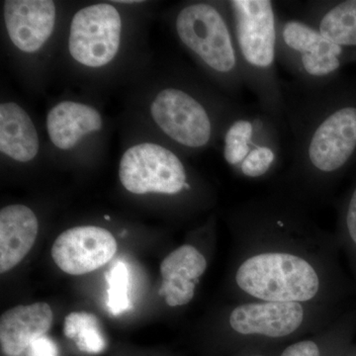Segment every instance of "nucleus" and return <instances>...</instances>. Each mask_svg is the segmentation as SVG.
<instances>
[{"label": "nucleus", "mask_w": 356, "mask_h": 356, "mask_svg": "<svg viewBox=\"0 0 356 356\" xmlns=\"http://www.w3.org/2000/svg\"><path fill=\"white\" fill-rule=\"evenodd\" d=\"M306 208L276 191L235 211L228 281L235 301L339 307L346 281L336 236L318 226Z\"/></svg>", "instance_id": "1"}, {"label": "nucleus", "mask_w": 356, "mask_h": 356, "mask_svg": "<svg viewBox=\"0 0 356 356\" xmlns=\"http://www.w3.org/2000/svg\"><path fill=\"white\" fill-rule=\"evenodd\" d=\"M329 86L285 95L291 163L277 191L306 207L324 200L356 151V106L336 104Z\"/></svg>", "instance_id": "2"}, {"label": "nucleus", "mask_w": 356, "mask_h": 356, "mask_svg": "<svg viewBox=\"0 0 356 356\" xmlns=\"http://www.w3.org/2000/svg\"><path fill=\"white\" fill-rule=\"evenodd\" d=\"M339 315V307L235 301L217 318L210 348L214 355L233 356L245 348L282 346L320 331Z\"/></svg>", "instance_id": "3"}, {"label": "nucleus", "mask_w": 356, "mask_h": 356, "mask_svg": "<svg viewBox=\"0 0 356 356\" xmlns=\"http://www.w3.org/2000/svg\"><path fill=\"white\" fill-rule=\"evenodd\" d=\"M228 6L245 86L257 95L259 106L284 125L285 91L276 69L275 6L270 0H232Z\"/></svg>", "instance_id": "4"}, {"label": "nucleus", "mask_w": 356, "mask_h": 356, "mask_svg": "<svg viewBox=\"0 0 356 356\" xmlns=\"http://www.w3.org/2000/svg\"><path fill=\"white\" fill-rule=\"evenodd\" d=\"M282 123L259 106L242 108L224 134L225 161L243 179L262 180L277 172L282 159Z\"/></svg>", "instance_id": "5"}, {"label": "nucleus", "mask_w": 356, "mask_h": 356, "mask_svg": "<svg viewBox=\"0 0 356 356\" xmlns=\"http://www.w3.org/2000/svg\"><path fill=\"white\" fill-rule=\"evenodd\" d=\"M344 48L323 36L317 28L300 18L278 17V62L304 88L331 83L343 64Z\"/></svg>", "instance_id": "6"}, {"label": "nucleus", "mask_w": 356, "mask_h": 356, "mask_svg": "<svg viewBox=\"0 0 356 356\" xmlns=\"http://www.w3.org/2000/svg\"><path fill=\"white\" fill-rule=\"evenodd\" d=\"M175 25L180 41L206 67L229 77L235 88L245 86L233 29L221 11L205 2L188 4L178 13Z\"/></svg>", "instance_id": "7"}, {"label": "nucleus", "mask_w": 356, "mask_h": 356, "mask_svg": "<svg viewBox=\"0 0 356 356\" xmlns=\"http://www.w3.org/2000/svg\"><path fill=\"white\" fill-rule=\"evenodd\" d=\"M119 177L125 189L134 194L172 196L193 191L186 168L177 154L149 143L127 149L121 159Z\"/></svg>", "instance_id": "8"}, {"label": "nucleus", "mask_w": 356, "mask_h": 356, "mask_svg": "<svg viewBox=\"0 0 356 356\" xmlns=\"http://www.w3.org/2000/svg\"><path fill=\"white\" fill-rule=\"evenodd\" d=\"M121 29L120 14L111 4L84 7L70 25V55L86 67L109 64L120 47Z\"/></svg>", "instance_id": "9"}, {"label": "nucleus", "mask_w": 356, "mask_h": 356, "mask_svg": "<svg viewBox=\"0 0 356 356\" xmlns=\"http://www.w3.org/2000/svg\"><path fill=\"white\" fill-rule=\"evenodd\" d=\"M152 116L166 136L181 146H207L213 136L210 114L202 103L179 88H166L154 98Z\"/></svg>", "instance_id": "10"}, {"label": "nucleus", "mask_w": 356, "mask_h": 356, "mask_svg": "<svg viewBox=\"0 0 356 356\" xmlns=\"http://www.w3.org/2000/svg\"><path fill=\"white\" fill-rule=\"evenodd\" d=\"M117 252V242L107 229L74 227L63 232L51 248V257L60 270L83 275L108 264Z\"/></svg>", "instance_id": "11"}, {"label": "nucleus", "mask_w": 356, "mask_h": 356, "mask_svg": "<svg viewBox=\"0 0 356 356\" xmlns=\"http://www.w3.org/2000/svg\"><path fill=\"white\" fill-rule=\"evenodd\" d=\"M208 266L207 254L194 242L185 243L166 255L161 264L159 288L166 305L170 308L188 305Z\"/></svg>", "instance_id": "12"}, {"label": "nucleus", "mask_w": 356, "mask_h": 356, "mask_svg": "<svg viewBox=\"0 0 356 356\" xmlns=\"http://www.w3.org/2000/svg\"><path fill=\"white\" fill-rule=\"evenodd\" d=\"M4 20L13 43L20 51L35 53L53 33L55 3L51 0H7Z\"/></svg>", "instance_id": "13"}, {"label": "nucleus", "mask_w": 356, "mask_h": 356, "mask_svg": "<svg viewBox=\"0 0 356 356\" xmlns=\"http://www.w3.org/2000/svg\"><path fill=\"white\" fill-rule=\"evenodd\" d=\"M53 320V310L44 302L16 306L4 312L0 318L2 355H24L35 341L44 337L51 329Z\"/></svg>", "instance_id": "14"}, {"label": "nucleus", "mask_w": 356, "mask_h": 356, "mask_svg": "<svg viewBox=\"0 0 356 356\" xmlns=\"http://www.w3.org/2000/svg\"><path fill=\"white\" fill-rule=\"evenodd\" d=\"M38 219L30 208L20 204L0 211V273L17 266L34 247Z\"/></svg>", "instance_id": "15"}, {"label": "nucleus", "mask_w": 356, "mask_h": 356, "mask_svg": "<svg viewBox=\"0 0 356 356\" xmlns=\"http://www.w3.org/2000/svg\"><path fill=\"white\" fill-rule=\"evenodd\" d=\"M356 331V312L343 314L320 331L278 346L276 356H343Z\"/></svg>", "instance_id": "16"}, {"label": "nucleus", "mask_w": 356, "mask_h": 356, "mask_svg": "<svg viewBox=\"0 0 356 356\" xmlns=\"http://www.w3.org/2000/svg\"><path fill=\"white\" fill-rule=\"evenodd\" d=\"M102 127V119L97 110L81 103L60 102L47 117L51 143L60 149H72L84 136Z\"/></svg>", "instance_id": "17"}, {"label": "nucleus", "mask_w": 356, "mask_h": 356, "mask_svg": "<svg viewBox=\"0 0 356 356\" xmlns=\"http://www.w3.org/2000/svg\"><path fill=\"white\" fill-rule=\"evenodd\" d=\"M0 149L20 163L32 161L39 152V137L29 115L13 102L0 105Z\"/></svg>", "instance_id": "18"}, {"label": "nucleus", "mask_w": 356, "mask_h": 356, "mask_svg": "<svg viewBox=\"0 0 356 356\" xmlns=\"http://www.w3.org/2000/svg\"><path fill=\"white\" fill-rule=\"evenodd\" d=\"M304 20L334 44L343 48L356 47V0L334 4L314 2L309 4Z\"/></svg>", "instance_id": "19"}, {"label": "nucleus", "mask_w": 356, "mask_h": 356, "mask_svg": "<svg viewBox=\"0 0 356 356\" xmlns=\"http://www.w3.org/2000/svg\"><path fill=\"white\" fill-rule=\"evenodd\" d=\"M65 336L86 353H99L106 346V341L99 329L97 318L92 314L72 313L65 318Z\"/></svg>", "instance_id": "20"}, {"label": "nucleus", "mask_w": 356, "mask_h": 356, "mask_svg": "<svg viewBox=\"0 0 356 356\" xmlns=\"http://www.w3.org/2000/svg\"><path fill=\"white\" fill-rule=\"evenodd\" d=\"M337 245L343 248L356 278V186L344 202L339 215L336 235Z\"/></svg>", "instance_id": "21"}, {"label": "nucleus", "mask_w": 356, "mask_h": 356, "mask_svg": "<svg viewBox=\"0 0 356 356\" xmlns=\"http://www.w3.org/2000/svg\"><path fill=\"white\" fill-rule=\"evenodd\" d=\"M108 281V300L107 307L113 315H119L130 308L129 299V275L128 267L124 262L117 261L107 273Z\"/></svg>", "instance_id": "22"}, {"label": "nucleus", "mask_w": 356, "mask_h": 356, "mask_svg": "<svg viewBox=\"0 0 356 356\" xmlns=\"http://www.w3.org/2000/svg\"><path fill=\"white\" fill-rule=\"evenodd\" d=\"M26 353L27 356H58L57 346L46 336L35 341Z\"/></svg>", "instance_id": "23"}, {"label": "nucleus", "mask_w": 356, "mask_h": 356, "mask_svg": "<svg viewBox=\"0 0 356 356\" xmlns=\"http://www.w3.org/2000/svg\"><path fill=\"white\" fill-rule=\"evenodd\" d=\"M283 346V344H282ZM278 346H257V348H245L233 356H276Z\"/></svg>", "instance_id": "24"}, {"label": "nucleus", "mask_w": 356, "mask_h": 356, "mask_svg": "<svg viewBox=\"0 0 356 356\" xmlns=\"http://www.w3.org/2000/svg\"><path fill=\"white\" fill-rule=\"evenodd\" d=\"M343 356H356V348H348Z\"/></svg>", "instance_id": "25"}]
</instances>
